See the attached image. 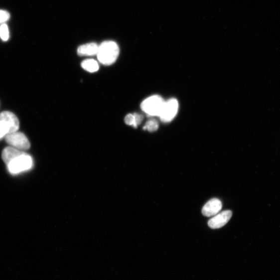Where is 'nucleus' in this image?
Masks as SVG:
<instances>
[{
  "label": "nucleus",
  "mask_w": 280,
  "mask_h": 280,
  "mask_svg": "<svg viewBox=\"0 0 280 280\" xmlns=\"http://www.w3.org/2000/svg\"><path fill=\"white\" fill-rule=\"evenodd\" d=\"M120 54V48L114 41H105L99 45L97 54L99 62L105 66L113 64L117 60Z\"/></svg>",
  "instance_id": "f257e3e1"
},
{
  "label": "nucleus",
  "mask_w": 280,
  "mask_h": 280,
  "mask_svg": "<svg viewBox=\"0 0 280 280\" xmlns=\"http://www.w3.org/2000/svg\"><path fill=\"white\" fill-rule=\"evenodd\" d=\"M164 101L159 96H152L142 102L141 109L148 116L159 117Z\"/></svg>",
  "instance_id": "f03ea898"
},
{
  "label": "nucleus",
  "mask_w": 280,
  "mask_h": 280,
  "mask_svg": "<svg viewBox=\"0 0 280 280\" xmlns=\"http://www.w3.org/2000/svg\"><path fill=\"white\" fill-rule=\"evenodd\" d=\"M0 127L7 135L16 132L19 127V122L14 113L5 111L0 113Z\"/></svg>",
  "instance_id": "7ed1b4c3"
},
{
  "label": "nucleus",
  "mask_w": 280,
  "mask_h": 280,
  "mask_svg": "<svg viewBox=\"0 0 280 280\" xmlns=\"http://www.w3.org/2000/svg\"><path fill=\"white\" fill-rule=\"evenodd\" d=\"M9 171L12 174H17L30 169L32 166V159L26 152L13 160L7 165Z\"/></svg>",
  "instance_id": "20e7f679"
},
{
  "label": "nucleus",
  "mask_w": 280,
  "mask_h": 280,
  "mask_svg": "<svg viewBox=\"0 0 280 280\" xmlns=\"http://www.w3.org/2000/svg\"><path fill=\"white\" fill-rule=\"evenodd\" d=\"M179 103L175 99H171L164 103L160 113L159 118L161 122L168 123L172 121L176 116Z\"/></svg>",
  "instance_id": "39448f33"
},
{
  "label": "nucleus",
  "mask_w": 280,
  "mask_h": 280,
  "mask_svg": "<svg viewBox=\"0 0 280 280\" xmlns=\"http://www.w3.org/2000/svg\"><path fill=\"white\" fill-rule=\"evenodd\" d=\"M6 142L11 147L21 150H28L30 147L29 140L23 133L15 132L5 136Z\"/></svg>",
  "instance_id": "423d86ee"
},
{
  "label": "nucleus",
  "mask_w": 280,
  "mask_h": 280,
  "mask_svg": "<svg viewBox=\"0 0 280 280\" xmlns=\"http://www.w3.org/2000/svg\"><path fill=\"white\" fill-rule=\"evenodd\" d=\"M232 212L230 210L223 211L215 215L208 222L209 226L212 229H218L225 226L230 220Z\"/></svg>",
  "instance_id": "0eeeda50"
},
{
  "label": "nucleus",
  "mask_w": 280,
  "mask_h": 280,
  "mask_svg": "<svg viewBox=\"0 0 280 280\" xmlns=\"http://www.w3.org/2000/svg\"><path fill=\"white\" fill-rule=\"evenodd\" d=\"M222 208L220 200L213 198L208 201L202 209V213L206 217H211L218 214Z\"/></svg>",
  "instance_id": "6e6552de"
},
{
  "label": "nucleus",
  "mask_w": 280,
  "mask_h": 280,
  "mask_svg": "<svg viewBox=\"0 0 280 280\" xmlns=\"http://www.w3.org/2000/svg\"><path fill=\"white\" fill-rule=\"evenodd\" d=\"M25 152L13 147H7L4 149L2 158L4 162L7 165L12 160H13L17 157L23 155Z\"/></svg>",
  "instance_id": "1a4fd4ad"
},
{
  "label": "nucleus",
  "mask_w": 280,
  "mask_h": 280,
  "mask_svg": "<svg viewBox=\"0 0 280 280\" xmlns=\"http://www.w3.org/2000/svg\"><path fill=\"white\" fill-rule=\"evenodd\" d=\"M99 45L91 43L80 46L78 49V54L80 56H93L97 55Z\"/></svg>",
  "instance_id": "9d476101"
},
{
  "label": "nucleus",
  "mask_w": 280,
  "mask_h": 280,
  "mask_svg": "<svg viewBox=\"0 0 280 280\" xmlns=\"http://www.w3.org/2000/svg\"><path fill=\"white\" fill-rule=\"evenodd\" d=\"M82 67L88 72L94 73L99 69L98 62L94 59H87L81 63Z\"/></svg>",
  "instance_id": "9b49d317"
},
{
  "label": "nucleus",
  "mask_w": 280,
  "mask_h": 280,
  "mask_svg": "<svg viewBox=\"0 0 280 280\" xmlns=\"http://www.w3.org/2000/svg\"><path fill=\"white\" fill-rule=\"evenodd\" d=\"M159 124L155 120H149L143 127L144 130L149 132H154L158 130Z\"/></svg>",
  "instance_id": "f8f14e48"
},
{
  "label": "nucleus",
  "mask_w": 280,
  "mask_h": 280,
  "mask_svg": "<svg viewBox=\"0 0 280 280\" xmlns=\"http://www.w3.org/2000/svg\"><path fill=\"white\" fill-rule=\"evenodd\" d=\"M0 37L4 41H7L9 39V30L6 24H2L0 27Z\"/></svg>",
  "instance_id": "ddd939ff"
},
{
  "label": "nucleus",
  "mask_w": 280,
  "mask_h": 280,
  "mask_svg": "<svg viewBox=\"0 0 280 280\" xmlns=\"http://www.w3.org/2000/svg\"><path fill=\"white\" fill-rule=\"evenodd\" d=\"M125 123L127 125L132 126L136 128V126L135 124V120L134 114H130L127 115L125 119Z\"/></svg>",
  "instance_id": "4468645a"
},
{
  "label": "nucleus",
  "mask_w": 280,
  "mask_h": 280,
  "mask_svg": "<svg viewBox=\"0 0 280 280\" xmlns=\"http://www.w3.org/2000/svg\"><path fill=\"white\" fill-rule=\"evenodd\" d=\"M9 18V12L5 10H0V23L7 21Z\"/></svg>",
  "instance_id": "2eb2a0df"
},
{
  "label": "nucleus",
  "mask_w": 280,
  "mask_h": 280,
  "mask_svg": "<svg viewBox=\"0 0 280 280\" xmlns=\"http://www.w3.org/2000/svg\"><path fill=\"white\" fill-rule=\"evenodd\" d=\"M134 115L135 117V124L137 128V127L142 123L143 120V117L141 115V114L138 113H134Z\"/></svg>",
  "instance_id": "dca6fc26"
},
{
  "label": "nucleus",
  "mask_w": 280,
  "mask_h": 280,
  "mask_svg": "<svg viewBox=\"0 0 280 280\" xmlns=\"http://www.w3.org/2000/svg\"><path fill=\"white\" fill-rule=\"evenodd\" d=\"M7 135L6 132L2 128V127H0V139H2L4 137H5Z\"/></svg>",
  "instance_id": "f3484780"
}]
</instances>
